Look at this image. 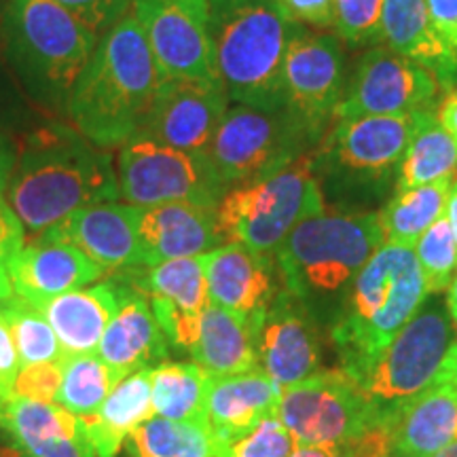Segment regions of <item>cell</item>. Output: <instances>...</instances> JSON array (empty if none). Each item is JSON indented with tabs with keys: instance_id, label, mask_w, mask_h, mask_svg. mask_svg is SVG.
Returning a JSON list of instances; mask_svg holds the SVG:
<instances>
[{
	"instance_id": "obj_1",
	"label": "cell",
	"mask_w": 457,
	"mask_h": 457,
	"mask_svg": "<svg viewBox=\"0 0 457 457\" xmlns=\"http://www.w3.org/2000/svg\"><path fill=\"white\" fill-rule=\"evenodd\" d=\"M4 199L26 236H41L74 210L119 202L117 163L108 148L72 125L49 119L17 138V159Z\"/></svg>"
},
{
	"instance_id": "obj_2",
	"label": "cell",
	"mask_w": 457,
	"mask_h": 457,
	"mask_svg": "<svg viewBox=\"0 0 457 457\" xmlns=\"http://www.w3.org/2000/svg\"><path fill=\"white\" fill-rule=\"evenodd\" d=\"M163 74L134 11L98 38L68 98L71 125L102 148H119L145 123Z\"/></svg>"
},
{
	"instance_id": "obj_3",
	"label": "cell",
	"mask_w": 457,
	"mask_h": 457,
	"mask_svg": "<svg viewBox=\"0 0 457 457\" xmlns=\"http://www.w3.org/2000/svg\"><path fill=\"white\" fill-rule=\"evenodd\" d=\"M426 299L413 245L381 244L352 279L330 328L341 369L362 377Z\"/></svg>"
},
{
	"instance_id": "obj_4",
	"label": "cell",
	"mask_w": 457,
	"mask_h": 457,
	"mask_svg": "<svg viewBox=\"0 0 457 457\" xmlns=\"http://www.w3.org/2000/svg\"><path fill=\"white\" fill-rule=\"evenodd\" d=\"M98 34L55 0H9L0 13V47L34 106L66 112Z\"/></svg>"
},
{
	"instance_id": "obj_5",
	"label": "cell",
	"mask_w": 457,
	"mask_h": 457,
	"mask_svg": "<svg viewBox=\"0 0 457 457\" xmlns=\"http://www.w3.org/2000/svg\"><path fill=\"white\" fill-rule=\"evenodd\" d=\"M293 26L279 0H210L214 66L233 104L286 106L284 55Z\"/></svg>"
},
{
	"instance_id": "obj_6",
	"label": "cell",
	"mask_w": 457,
	"mask_h": 457,
	"mask_svg": "<svg viewBox=\"0 0 457 457\" xmlns=\"http://www.w3.org/2000/svg\"><path fill=\"white\" fill-rule=\"evenodd\" d=\"M384 244L377 212H324L307 216L278 248L279 279L316 318L324 303L345 296L352 279Z\"/></svg>"
},
{
	"instance_id": "obj_7",
	"label": "cell",
	"mask_w": 457,
	"mask_h": 457,
	"mask_svg": "<svg viewBox=\"0 0 457 457\" xmlns=\"http://www.w3.org/2000/svg\"><path fill=\"white\" fill-rule=\"evenodd\" d=\"M413 125L415 112L335 119L312 151V171L324 202L341 212H369L362 205L390 195Z\"/></svg>"
},
{
	"instance_id": "obj_8",
	"label": "cell",
	"mask_w": 457,
	"mask_h": 457,
	"mask_svg": "<svg viewBox=\"0 0 457 457\" xmlns=\"http://www.w3.org/2000/svg\"><path fill=\"white\" fill-rule=\"evenodd\" d=\"M327 210L312 171V153L262 179L231 187L216 205L222 242L276 256L288 233L307 216Z\"/></svg>"
},
{
	"instance_id": "obj_9",
	"label": "cell",
	"mask_w": 457,
	"mask_h": 457,
	"mask_svg": "<svg viewBox=\"0 0 457 457\" xmlns=\"http://www.w3.org/2000/svg\"><path fill=\"white\" fill-rule=\"evenodd\" d=\"M324 134L327 131L316 128L290 106L261 111L233 104L216 128L205 155L228 191L310 155Z\"/></svg>"
},
{
	"instance_id": "obj_10",
	"label": "cell",
	"mask_w": 457,
	"mask_h": 457,
	"mask_svg": "<svg viewBox=\"0 0 457 457\" xmlns=\"http://www.w3.org/2000/svg\"><path fill=\"white\" fill-rule=\"evenodd\" d=\"M451 343L453 322L447 303L438 301V295H430L390 345L356 379L375 411L379 428H384L407 400L434 384Z\"/></svg>"
},
{
	"instance_id": "obj_11",
	"label": "cell",
	"mask_w": 457,
	"mask_h": 457,
	"mask_svg": "<svg viewBox=\"0 0 457 457\" xmlns=\"http://www.w3.org/2000/svg\"><path fill=\"white\" fill-rule=\"evenodd\" d=\"M119 193L136 208L188 202L216 208L227 193L205 153L180 151L145 134L119 146Z\"/></svg>"
},
{
	"instance_id": "obj_12",
	"label": "cell",
	"mask_w": 457,
	"mask_h": 457,
	"mask_svg": "<svg viewBox=\"0 0 457 457\" xmlns=\"http://www.w3.org/2000/svg\"><path fill=\"white\" fill-rule=\"evenodd\" d=\"M278 417L296 447L350 445L377 424L375 411L347 370H316L299 384L282 387Z\"/></svg>"
},
{
	"instance_id": "obj_13",
	"label": "cell",
	"mask_w": 457,
	"mask_h": 457,
	"mask_svg": "<svg viewBox=\"0 0 457 457\" xmlns=\"http://www.w3.org/2000/svg\"><path fill=\"white\" fill-rule=\"evenodd\" d=\"M445 96L430 71L386 45L358 57L335 119L396 117L438 106Z\"/></svg>"
},
{
	"instance_id": "obj_14",
	"label": "cell",
	"mask_w": 457,
	"mask_h": 457,
	"mask_svg": "<svg viewBox=\"0 0 457 457\" xmlns=\"http://www.w3.org/2000/svg\"><path fill=\"white\" fill-rule=\"evenodd\" d=\"M347 57L337 34L293 26L284 55V96L316 128L328 131L345 94Z\"/></svg>"
},
{
	"instance_id": "obj_15",
	"label": "cell",
	"mask_w": 457,
	"mask_h": 457,
	"mask_svg": "<svg viewBox=\"0 0 457 457\" xmlns=\"http://www.w3.org/2000/svg\"><path fill=\"white\" fill-rule=\"evenodd\" d=\"M134 13L165 79H219L210 0H136Z\"/></svg>"
},
{
	"instance_id": "obj_16",
	"label": "cell",
	"mask_w": 457,
	"mask_h": 457,
	"mask_svg": "<svg viewBox=\"0 0 457 457\" xmlns=\"http://www.w3.org/2000/svg\"><path fill=\"white\" fill-rule=\"evenodd\" d=\"M228 102L220 79H165L138 134L180 151L205 153Z\"/></svg>"
},
{
	"instance_id": "obj_17",
	"label": "cell",
	"mask_w": 457,
	"mask_h": 457,
	"mask_svg": "<svg viewBox=\"0 0 457 457\" xmlns=\"http://www.w3.org/2000/svg\"><path fill=\"white\" fill-rule=\"evenodd\" d=\"M119 273L148 296L170 347L191 350L197 341L204 310L210 303L204 254L163 261L151 267H131Z\"/></svg>"
},
{
	"instance_id": "obj_18",
	"label": "cell",
	"mask_w": 457,
	"mask_h": 457,
	"mask_svg": "<svg viewBox=\"0 0 457 457\" xmlns=\"http://www.w3.org/2000/svg\"><path fill=\"white\" fill-rule=\"evenodd\" d=\"M259 367L279 387H288L320 370V339L313 313L284 288L256 328Z\"/></svg>"
},
{
	"instance_id": "obj_19",
	"label": "cell",
	"mask_w": 457,
	"mask_h": 457,
	"mask_svg": "<svg viewBox=\"0 0 457 457\" xmlns=\"http://www.w3.org/2000/svg\"><path fill=\"white\" fill-rule=\"evenodd\" d=\"M204 270L210 303L245 318L256 333L262 313L282 290L276 259L228 242L204 254Z\"/></svg>"
},
{
	"instance_id": "obj_20",
	"label": "cell",
	"mask_w": 457,
	"mask_h": 457,
	"mask_svg": "<svg viewBox=\"0 0 457 457\" xmlns=\"http://www.w3.org/2000/svg\"><path fill=\"white\" fill-rule=\"evenodd\" d=\"M41 236L72 244L104 271L142 267L138 208L121 202H102L74 210Z\"/></svg>"
},
{
	"instance_id": "obj_21",
	"label": "cell",
	"mask_w": 457,
	"mask_h": 457,
	"mask_svg": "<svg viewBox=\"0 0 457 457\" xmlns=\"http://www.w3.org/2000/svg\"><path fill=\"white\" fill-rule=\"evenodd\" d=\"M4 270L17 299L32 305L98 282L106 273L72 244L47 236H37L21 245Z\"/></svg>"
},
{
	"instance_id": "obj_22",
	"label": "cell",
	"mask_w": 457,
	"mask_h": 457,
	"mask_svg": "<svg viewBox=\"0 0 457 457\" xmlns=\"http://www.w3.org/2000/svg\"><path fill=\"white\" fill-rule=\"evenodd\" d=\"M119 305L102 337L100 358L128 377L140 369H153L170 356V343L159 327L151 301L136 284L117 271Z\"/></svg>"
},
{
	"instance_id": "obj_23",
	"label": "cell",
	"mask_w": 457,
	"mask_h": 457,
	"mask_svg": "<svg viewBox=\"0 0 457 457\" xmlns=\"http://www.w3.org/2000/svg\"><path fill=\"white\" fill-rule=\"evenodd\" d=\"M138 239L142 267L202 256L225 244L216 222V208L188 202L138 208Z\"/></svg>"
},
{
	"instance_id": "obj_24",
	"label": "cell",
	"mask_w": 457,
	"mask_h": 457,
	"mask_svg": "<svg viewBox=\"0 0 457 457\" xmlns=\"http://www.w3.org/2000/svg\"><path fill=\"white\" fill-rule=\"evenodd\" d=\"M0 428L20 457H98L81 417L60 404L9 398L0 409Z\"/></svg>"
},
{
	"instance_id": "obj_25",
	"label": "cell",
	"mask_w": 457,
	"mask_h": 457,
	"mask_svg": "<svg viewBox=\"0 0 457 457\" xmlns=\"http://www.w3.org/2000/svg\"><path fill=\"white\" fill-rule=\"evenodd\" d=\"M394 457H434L457 443V390L434 379L386 421Z\"/></svg>"
},
{
	"instance_id": "obj_26",
	"label": "cell",
	"mask_w": 457,
	"mask_h": 457,
	"mask_svg": "<svg viewBox=\"0 0 457 457\" xmlns=\"http://www.w3.org/2000/svg\"><path fill=\"white\" fill-rule=\"evenodd\" d=\"M381 38L386 47L430 71L445 94L457 87V49L436 30L426 0H384Z\"/></svg>"
},
{
	"instance_id": "obj_27",
	"label": "cell",
	"mask_w": 457,
	"mask_h": 457,
	"mask_svg": "<svg viewBox=\"0 0 457 457\" xmlns=\"http://www.w3.org/2000/svg\"><path fill=\"white\" fill-rule=\"evenodd\" d=\"M119 305L117 278L71 290L37 305L47 318L66 356L98 352L108 324Z\"/></svg>"
},
{
	"instance_id": "obj_28",
	"label": "cell",
	"mask_w": 457,
	"mask_h": 457,
	"mask_svg": "<svg viewBox=\"0 0 457 457\" xmlns=\"http://www.w3.org/2000/svg\"><path fill=\"white\" fill-rule=\"evenodd\" d=\"M282 387L261 369L231 377H210L205 421L220 441L231 443L273 413Z\"/></svg>"
},
{
	"instance_id": "obj_29",
	"label": "cell",
	"mask_w": 457,
	"mask_h": 457,
	"mask_svg": "<svg viewBox=\"0 0 457 457\" xmlns=\"http://www.w3.org/2000/svg\"><path fill=\"white\" fill-rule=\"evenodd\" d=\"M188 353L210 377H231L261 369L256 333L248 320L214 303H208L204 310L197 341Z\"/></svg>"
},
{
	"instance_id": "obj_30",
	"label": "cell",
	"mask_w": 457,
	"mask_h": 457,
	"mask_svg": "<svg viewBox=\"0 0 457 457\" xmlns=\"http://www.w3.org/2000/svg\"><path fill=\"white\" fill-rule=\"evenodd\" d=\"M155 417L151 394V369H140L117 384L104 404L83 415V428L98 457H117L136 428Z\"/></svg>"
},
{
	"instance_id": "obj_31",
	"label": "cell",
	"mask_w": 457,
	"mask_h": 457,
	"mask_svg": "<svg viewBox=\"0 0 457 457\" xmlns=\"http://www.w3.org/2000/svg\"><path fill=\"white\" fill-rule=\"evenodd\" d=\"M438 106L415 112L413 134L400 162L394 193L449 179L457 171V142L445 129Z\"/></svg>"
},
{
	"instance_id": "obj_32",
	"label": "cell",
	"mask_w": 457,
	"mask_h": 457,
	"mask_svg": "<svg viewBox=\"0 0 457 457\" xmlns=\"http://www.w3.org/2000/svg\"><path fill=\"white\" fill-rule=\"evenodd\" d=\"M227 443L208 421L151 417L125 441L128 457H222Z\"/></svg>"
},
{
	"instance_id": "obj_33",
	"label": "cell",
	"mask_w": 457,
	"mask_h": 457,
	"mask_svg": "<svg viewBox=\"0 0 457 457\" xmlns=\"http://www.w3.org/2000/svg\"><path fill=\"white\" fill-rule=\"evenodd\" d=\"M451 180L453 176L394 193L384 204V208L377 212L384 242L415 245L417 239L445 216Z\"/></svg>"
},
{
	"instance_id": "obj_34",
	"label": "cell",
	"mask_w": 457,
	"mask_h": 457,
	"mask_svg": "<svg viewBox=\"0 0 457 457\" xmlns=\"http://www.w3.org/2000/svg\"><path fill=\"white\" fill-rule=\"evenodd\" d=\"M210 375L195 362H165L151 369L153 409L157 417L205 421Z\"/></svg>"
},
{
	"instance_id": "obj_35",
	"label": "cell",
	"mask_w": 457,
	"mask_h": 457,
	"mask_svg": "<svg viewBox=\"0 0 457 457\" xmlns=\"http://www.w3.org/2000/svg\"><path fill=\"white\" fill-rule=\"evenodd\" d=\"M125 377L112 370L98 352L71 353L62 360V384L55 404L83 417L96 413Z\"/></svg>"
},
{
	"instance_id": "obj_36",
	"label": "cell",
	"mask_w": 457,
	"mask_h": 457,
	"mask_svg": "<svg viewBox=\"0 0 457 457\" xmlns=\"http://www.w3.org/2000/svg\"><path fill=\"white\" fill-rule=\"evenodd\" d=\"M3 316L13 335L21 364L62 362L64 360L66 353L62 350L54 328L37 305L15 296L3 312Z\"/></svg>"
},
{
	"instance_id": "obj_37",
	"label": "cell",
	"mask_w": 457,
	"mask_h": 457,
	"mask_svg": "<svg viewBox=\"0 0 457 457\" xmlns=\"http://www.w3.org/2000/svg\"><path fill=\"white\" fill-rule=\"evenodd\" d=\"M413 250L420 270L424 273L428 296L447 293L457 273V245L449 220L443 216L434 222L424 236L417 239Z\"/></svg>"
},
{
	"instance_id": "obj_38",
	"label": "cell",
	"mask_w": 457,
	"mask_h": 457,
	"mask_svg": "<svg viewBox=\"0 0 457 457\" xmlns=\"http://www.w3.org/2000/svg\"><path fill=\"white\" fill-rule=\"evenodd\" d=\"M384 0H335V32L353 47H377L381 38Z\"/></svg>"
},
{
	"instance_id": "obj_39",
	"label": "cell",
	"mask_w": 457,
	"mask_h": 457,
	"mask_svg": "<svg viewBox=\"0 0 457 457\" xmlns=\"http://www.w3.org/2000/svg\"><path fill=\"white\" fill-rule=\"evenodd\" d=\"M296 443L278 413L259 421L236 441L227 443L222 457H290Z\"/></svg>"
},
{
	"instance_id": "obj_40",
	"label": "cell",
	"mask_w": 457,
	"mask_h": 457,
	"mask_svg": "<svg viewBox=\"0 0 457 457\" xmlns=\"http://www.w3.org/2000/svg\"><path fill=\"white\" fill-rule=\"evenodd\" d=\"M62 384V362L21 364L15 377L11 398L37 400V403L55 404Z\"/></svg>"
},
{
	"instance_id": "obj_41",
	"label": "cell",
	"mask_w": 457,
	"mask_h": 457,
	"mask_svg": "<svg viewBox=\"0 0 457 457\" xmlns=\"http://www.w3.org/2000/svg\"><path fill=\"white\" fill-rule=\"evenodd\" d=\"M66 11L81 20L89 30L102 37L106 30L134 11L136 0H55Z\"/></svg>"
},
{
	"instance_id": "obj_42",
	"label": "cell",
	"mask_w": 457,
	"mask_h": 457,
	"mask_svg": "<svg viewBox=\"0 0 457 457\" xmlns=\"http://www.w3.org/2000/svg\"><path fill=\"white\" fill-rule=\"evenodd\" d=\"M32 106L0 47V129L11 131L30 121Z\"/></svg>"
},
{
	"instance_id": "obj_43",
	"label": "cell",
	"mask_w": 457,
	"mask_h": 457,
	"mask_svg": "<svg viewBox=\"0 0 457 457\" xmlns=\"http://www.w3.org/2000/svg\"><path fill=\"white\" fill-rule=\"evenodd\" d=\"M293 21L328 30L335 26V0H279Z\"/></svg>"
},
{
	"instance_id": "obj_44",
	"label": "cell",
	"mask_w": 457,
	"mask_h": 457,
	"mask_svg": "<svg viewBox=\"0 0 457 457\" xmlns=\"http://www.w3.org/2000/svg\"><path fill=\"white\" fill-rule=\"evenodd\" d=\"M20 369L21 362L13 335H11L7 320L0 313V400H4V403L11 398L15 377L20 373Z\"/></svg>"
},
{
	"instance_id": "obj_45",
	"label": "cell",
	"mask_w": 457,
	"mask_h": 457,
	"mask_svg": "<svg viewBox=\"0 0 457 457\" xmlns=\"http://www.w3.org/2000/svg\"><path fill=\"white\" fill-rule=\"evenodd\" d=\"M26 244V228L21 225L20 216L7 204V199L0 197V267L7 265L21 245Z\"/></svg>"
},
{
	"instance_id": "obj_46",
	"label": "cell",
	"mask_w": 457,
	"mask_h": 457,
	"mask_svg": "<svg viewBox=\"0 0 457 457\" xmlns=\"http://www.w3.org/2000/svg\"><path fill=\"white\" fill-rule=\"evenodd\" d=\"M430 17L451 47L457 49V0H426Z\"/></svg>"
},
{
	"instance_id": "obj_47",
	"label": "cell",
	"mask_w": 457,
	"mask_h": 457,
	"mask_svg": "<svg viewBox=\"0 0 457 457\" xmlns=\"http://www.w3.org/2000/svg\"><path fill=\"white\" fill-rule=\"evenodd\" d=\"M15 159H17V138L15 136H11V131L0 129V197H4V191H7Z\"/></svg>"
},
{
	"instance_id": "obj_48",
	"label": "cell",
	"mask_w": 457,
	"mask_h": 457,
	"mask_svg": "<svg viewBox=\"0 0 457 457\" xmlns=\"http://www.w3.org/2000/svg\"><path fill=\"white\" fill-rule=\"evenodd\" d=\"M436 112L441 123L445 125V129H447L457 142V87L449 89L447 94L443 96L441 102H438Z\"/></svg>"
},
{
	"instance_id": "obj_49",
	"label": "cell",
	"mask_w": 457,
	"mask_h": 457,
	"mask_svg": "<svg viewBox=\"0 0 457 457\" xmlns=\"http://www.w3.org/2000/svg\"><path fill=\"white\" fill-rule=\"evenodd\" d=\"M290 457H353L350 445H322V447H296Z\"/></svg>"
},
{
	"instance_id": "obj_50",
	"label": "cell",
	"mask_w": 457,
	"mask_h": 457,
	"mask_svg": "<svg viewBox=\"0 0 457 457\" xmlns=\"http://www.w3.org/2000/svg\"><path fill=\"white\" fill-rule=\"evenodd\" d=\"M436 379L453 386L457 390V339H453V343H451V347H449L447 356H445V360H443V367H441V370H438Z\"/></svg>"
},
{
	"instance_id": "obj_51",
	"label": "cell",
	"mask_w": 457,
	"mask_h": 457,
	"mask_svg": "<svg viewBox=\"0 0 457 457\" xmlns=\"http://www.w3.org/2000/svg\"><path fill=\"white\" fill-rule=\"evenodd\" d=\"M445 219L449 220L451 233H453V239H455V245H457V174L453 176V180H451L447 210H445Z\"/></svg>"
},
{
	"instance_id": "obj_52",
	"label": "cell",
	"mask_w": 457,
	"mask_h": 457,
	"mask_svg": "<svg viewBox=\"0 0 457 457\" xmlns=\"http://www.w3.org/2000/svg\"><path fill=\"white\" fill-rule=\"evenodd\" d=\"M15 299V290L11 286V279L7 276V270L0 267V313L9 307V303Z\"/></svg>"
},
{
	"instance_id": "obj_53",
	"label": "cell",
	"mask_w": 457,
	"mask_h": 457,
	"mask_svg": "<svg viewBox=\"0 0 457 457\" xmlns=\"http://www.w3.org/2000/svg\"><path fill=\"white\" fill-rule=\"evenodd\" d=\"M447 310H449L451 322H453V327L457 328V273H455L453 282H451L447 288Z\"/></svg>"
},
{
	"instance_id": "obj_54",
	"label": "cell",
	"mask_w": 457,
	"mask_h": 457,
	"mask_svg": "<svg viewBox=\"0 0 457 457\" xmlns=\"http://www.w3.org/2000/svg\"><path fill=\"white\" fill-rule=\"evenodd\" d=\"M434 457H457V443H453V445H449L447 449H443L441 453H436Z\"/></svg>"
},
{
	"instance_id": "obj_55",
	"label": "cell",
	"mask_w": 457,
	"mask_h": 457,
	"mask_svg": "<svg viewBox=\"0 0 457 457\" xmlns=\"http://www.w3.org/2000/svg\"><path fill=\"white\" fill-rule=\"evenodd\" d=\"M4 407V400H0V409H3Z\"/></svg>"
},
{
	"instance_id": "obj_56",
	"label": "cell",
	"mask_w": 457,
	"mask_h": 457,
	"mask_svg": "<svg viewBox=\"0 0 457 457\" xmlns=\"http://www.w3.org/2000/svg\"><path fill=\"white\" fill-rule=\"evenodd\" d=\"M381 457H394L392 453H386V455H381Z\"/></svg>"
}]
</instances>
